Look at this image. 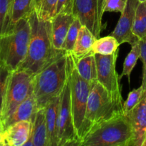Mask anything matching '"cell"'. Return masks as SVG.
Listing matches in <instances>:
<instances>
[{
    "label": "cell",
    "instance_id": "cell-1",
    "mask_svg": "<svg viewBox=\"0 0 146 146\" xmlns=\"http://www.w3.org/2000/svg\"><path fill=\"white\" fill-rule=\"evenodd\" d=\"M31 33L27 56L18 69L31 76L47 65L61 50L54 48L51 38L50 21L39 18L35 7L29 16Z\"/></svg>",
    "mask_w": 146,
    "mask_h": 146
},
{
    "label": "cell",
    "instance_id": "cell-2",
    "mask_svg": "<svg viewBox=\"0 0 146 146\" xmlns=\"http://www.w3.org/2000/svg\"><path fill=\"white\" fill-rule=\"evenodd\" d=\"M69 76L67 52L61 50L47 65L33 75V95L37 108H44L52 98L61 94Z\"/></svg>",
    "mask_w": 146,
    "mask_h": 146
},
{
    "label": "cell",
    "instance_id": "cell-3",
    "mask_svg": "<svg viewBox=\"0 0 146 146\" xmlns=\"http://www.w3.org/2000/svg\"><path fill=\"white\" fill-rule=\"evenodd\" d=\"M123 98L114 96L97 81L89 94L85 115L80 135L83 138L102 123L119 115H123Z\"/></svg>",
    "mask_w": 146,
    "mask_h": 146
},
{
    "label": "cell",
    "instance_id": "cell-4",
    "mask_svg": "<svg viewBox=\"0 0 146 146\" xmlns=\"http://www.w3.org/2000/svg\"><path fill=\"white\" fill-rule=\"evenodd\" d=\"M133 134L126 116L119 115L102 123L82 141V146H132Z\"/></svg>",
    "mask_w": 146,
    "mask_h": 146
},
{
    "label": "cell",
    "instance_id": "cell-5",
    "mask_svg": "<svg viewBox=\"0 0 146 146\" xmlns=\"http://www.w3.org/2000/svg\"><path fill=\"white\" fill-rule=\"evenodd\" d=\"M31 33L29 17L14 24L12 29L0 35V60L11 71L19 68L27 56Z\"/></svg>",
    "mask_w": 146,
    "mask_h": 146
},
{
    "label": "cell",
    "instance_id": "cell-6",
    "mask_svg": "<svg viewBox=\"0 0 146 146\" xmlns=\"http://www.w3.org/2000/svg\"><path fill=\"white\" fill-rule=\"evenodd\" d=\"M67 54L70 85L72 114L76 133L80 140V135L85 115L89 94L94 82H89L80 76L74 66L71 54L67 53Z\"/></svg>",
    "mask_w": 146,
    "mask_h": 146
},
{
    "label": "cell",
    "instance_id": "cell-7",
    "mask_svg": "<svg viewBox=\"0 0 146 146\" xmlns=\"http://www.w3.org/2000/svg\"><path fill=\"white\" fill-rule=\"evenodd\" d=\"M32 78L33 76L24 70L11 71L0 111L2 123L23 101L33 94Z\"/></svg>",
    "mask_w": 146,
    "mask_h": 146
},
{
    "label": "cell",
    "instance_id": "cell-8",
    "mask_svg": "<svg viewBox=\"0 0 146 146\" xmlns=\"http://www.w3.org/2000/svg\"><path fill=\"white\" fill-rule=\"evenodd\" d=\"M67 145H80L72 114L69 76L60 96L58 113V146Z\"/></svg>",
    "mask_w": 146,
    "mask_h": 146
},
{
    "label": "cell",
    "instance_id": "cell-9",
    "mask_svg": "<svg viewBox=\"0 0 146 146\" xmlns=\"http://www.w3.org/2000/svg\"><path fill=\"white\" fill-rule=\"evenodd\" d=\"M103 0H74L72 14L80 20L82 26L87 27L96 38L106 27L102 24Z\"/></svg>",
    "mask_w": 146,
    "mask_h": 146
},
{
    "label": "cell",
    "instance_id": "cell-10",
    "mask_svg": "<svg viewBox=\"0 0 146 146\" xmlns=\"http://www.w3.org/2000/svg\"><path fill=\"white\" fill-rule=\"evenodd\" d=\"M118 53L119 49L111 55L103 56L94 54L97 63V81L112 95L123 98L120 78L116 71Z\"/></svg>",
    "mask_w": 146,
    "mask_h": 146
},
{
    "label": "cell",
    "instance_id": "cell-11",
    "mask_svg": "<svg viewBox=\"0 0 146 146\" xmlns=\"http://www.w3.org/2000/svg\"><path fill=\"white\" fill-rule=\"evenodd\" d=\"M138 4L137 0H127L124 11L121 13L115 28L110 34L117 40L120 44L128 43L133 45L139 41L138 38L133 33L135 14Z\"/></svg>",
    "mask_w": 146,
    "mask_h": 146
},
{
    "label": "cell",
    "instance_id": "cell-12",
    "mask_svg": "<svg viewBox=\"0 0 146 146\" xmlns=\"http://www.w3.org/2000/svg\"><path fill=\"white\" fill-rule=\"evenodd\" d=\"M126 117L133 131L132 146H146V89L139 104Z\"/></svg>",
    "mask_w": 146,
    "mask_h": 146
},
{
    "label": "cell",
    "instance_id": "cell-13",
    "mask_svg": "<svg viewBox=\"0 0 146 146\" xmlns=\"http://www.w3.org/2000/svg\"><path fill=\"white\" fill-rule=\"evenodd\" d=\"M74 19L72 14H58L50 20L52 42L55 49L62 50V46Z\"/></svg>",
    "mask_w": 146,
    "mask_h": 146
},
{
    "label": "cell",
    "instance_id": "cell-14",
    "mask_svg": "<svg viewBox=\"0 0 146 146\" xmlns=\"http://www.w3.org/2000/svg\"><path fill=\"white\" fill-rule=\"evenodd\" d=\"M60 96L52 98L44 106L48 146H58V113Z\"/></svg>",
    "mask_w": 146,
    "mask_h": 146
},
{
    "label": "cell",
    "instance_id": "cell-15",
    "mask_svg": "<svg viewBox=\"0 0 146 146\" xmlns=\"http://www.w3.org/2000/svg\"><path fill=\"white\" fill-rule=\"evenodd\" d=\"M23 146H48L44 108H39L31 119L30 136Z\"/></svg>",
    "mask_w": 146,
    "mask_h": 146
},
{
    "label": "cell",
    "instance_id": "cell-16",
    "mask_svg": "<svg viewBox=\"0 0 146 146\" xmlns=\"http://www.w3.org/2000/svg\"><path fill=\"white\" fill-rule=\"evenodd\" d=\"M31 131V121H22L13 123L3 132L6 145L23 146L29 139Z\"/></svg>",
    "mask_w": 146,
    "mask_h": 146
},
{
    "label": "cell",
    "instance_id": "cell-17",
    "mask_svg": "<svg viewBox=\"0 0 146 146\" xmlns=\"http://www.w3.org/2000/svg\"><path fill=\"white\" fill-rule=\"evenodd\" d=\"M37 110L38 108H37L35 98L32 94L25 101H23L16 108L13 113L3 122L4 130L11 124L15 123L19 121H31Z\"/></svg>",
    "mask_w": 146,
    "mask_h": 146
},
{
    "label": "cell",
    "instance_id": "cell-18",
    "mask_svg": "<svg viewBox=\"0 0 146 146\" xmlns=\"http://www.w3.org/2000/svg\"><path fill=\"white\" fill-rule=\"evenodd\" d=\"M96 39L97 38L87 27L82 26L79 30L74 48L70 54H71L75 59L92 54L93 53L92 46Z\"/></svg>",
    "mask_w": 146,
    "mask_h": 146
},
{
    "label": "cell",
    "instance_id": "cell-19",
    "mask_svg": "<svg viewBox=\"0 0 146 146\" xmlns=\"http://www.w3.org/2000/svg\"><path fill=\"white\" fill-rule=\"evenodd\" d=\"M72 57L74 66L80 76L89 82H96L97 76V63L94 53L84 56L78 59L74 58L72 56Z\"/></svg>",
    "mask_w": 146,
    "mask_h": 146
},
{
    "label": "cell",
    "instance_id": "cell-20",
    "mask_svg": "<svg viewBox=\"0 0 146 146\" xmlns=\"http://www.w3.org/2000/svg\"><path fill=\"white\" fill-rule=\"evenodd\" d=\"M35 7L34 0H13L11 8L12 25L23 18L29 16Z\"/></svg>",
    "mask_w": 146,
    "mask_h": 146
},
{
    "label": "cell",
    "instance_id": "cell-21",
    "mask_svg": "<svg viewBox=\"0 0 146 146\" xmlns=\"http://www.w3.org/2000/svg\"><path fill=\"white\" fill-rule=\"evenodd\" d=\"M120 44L117 40L113 36L98 38L95 40L92 46V51L94 54L107 56L114 54L118 50Z\"/></svg>",
    "mask_w": 146,
    "mask_h": 146
},
{
    "label": "cell",
    "instance_id": "cell-22",
    "mask_svg": "<svg viewBox=\"0 0 146 146\" xmlns=\"http://www.w3.org/2000/svg\"><path fill=\"white\" fill-rule=\"evenodd\" d=\"M133 33L139 40L146 37V1L139 2L135 14Z\"/></svg>",
    "mask_w": 146,
    "mask_h": 146
},
{
    "label": "cell",
    "instance_id": "cell-23",
    "mask_svg": "<svg viewBox=\"0 0 146 146\" xmlns=\"http://www.w3.org/2000/svg\"><path fill=\"white\" fill-rule=\"evenodd\" d=\"M13 0H0V35L12 29L11 8Z\"/></svg>",
    "mask_w": 146,
    "mask_h": 146
},
{
    "label": "cell",
    "instance_id": "cell-24",
    "mask_svg": "<svg viewBox=\"0 0 146 146\" xmlns=\"http://www.w3.org/2000/svg\"><path fill=\"white\" fill-rule=\"evenodd\" d=\"M140 44H139V41H137V42L131 45V50L125 59L123 71H122L121 75L119 76V78L120 79L122 78V77L125 76L128 78L129 83L130 82V74H131L134 67L135 66L137 60L140 58Z\"/></svg>",
    "mask_w": 146,
    "mask_h": 146
},
{
    "label": "cell",
    "instance_id": "cell-25",
    "mask_svg": "<svg viewBox=\"0 0 146 146\" xmlns=\"http://www.w3.org/2000/svg\"><path fill=\"white\" fill-rule=\"evenodd\" d=\"M58 0H40L35 7L39 18L44 21H50L56 14Z\"/></svg>",
    "mask_w": 146,
    "mask_h": 146
},
{
    "label": "cell",
    "instance_id": "cell-26",
    "mask_svg": "<svg viewBox=\"0 0 146 146\" xmlns=\"http://www.w3.org/2000/svg\"><path fill=\"white\" fill-rule=\"evenodd\" d=\"M82 26V25L80 23V20L74 17V21L69 29L65 39L62 46V50L66 51L67 53H72L73 48H74L76 40H77L79 30L81 28Z\"/></svg>",
    "mask_w": 146,
    "mask_h": 146
},
{
    "label": "cell",
    "instance_id": "cell-27",
    "mask_svg": "<svg viewBox=\"0 0 146 146\" xmlns=\"http://www.w3.org/2000/svg\"><path fill=\"white\" fill-rule=\"evenodd\" d=\"M144 94V88L143 86L139 88L133 89L128 94L127 100L123 103V115L125 116L127 115L140 101Z\"/></svg>",
    "mask_w": 146,
    "mask_h": 146
},
{
    "label": "cell",
    "instance_id": "cell-28",
    "mask_svg": "<svg viewBox=\"0 0 146 146\" xmlns=\"http://www.w3.org/2000/svg\"><path fill=\"white\" fill-rule=\"evenodd\" d=\"M11 71H12L0 60V111L2 108L4 94Z\"/></svg>",
    "mask_w": 146,
    "mask_h": 146
},
{
    "label": "cell",
    "instance_id": "cell-29",
    "mask_svg": "<svg viewBox=\"0 0 146 146\" xmlns=\"http://www.w3.org/2000/svg\"><path fill=\"white\" fill-rule=\"evenodd\" d=\"M127 0H103L104 12H120L125 9Z\"/></svg>",
    "mask_w": 146,
    "mask_h": 146
},
{
    "label": "cell",
    "instance_id": "cell-30",
    "mask_svg": "<svg viewBox=\"0 0 146 146\" xmlns=\"http://www.w3.org/2000/svg\"><path fill=\"white\" fill-rule=\"evenodd\" d=\"M74 1V0H58L56 14H72Z\"/></svg>",
    "mask_w": 146,
    "mask_h": 146
},
{
    "label": "cell",
    "instance_id": "cell-31",
    "mask_svg": "<svg viewBox=\"0 0 146 146\" xmlns=\"http://www.w3.org/2000/svg\"><path fill=\"white\" fill-rule=\"evenodd\" d=\"M142 86L143 88L146 89V70L143 71V81H142Z\"/></svg>",
    "mask_w": 146,
    "mask_h": 146
},
{
    "label": "cell",
    "instance_id": "cell-32",
    "mask_svg": "<svg viewBox=\"0 0 146 146\" xmlns=\"http://www.w3.org/2000/svg\"><path fill=\"white\" fill-rule=\"evenodd\" d=\"M0 146H6L4 134L1 132H0Z\"/></svg>",
    "mask_w": 146,
    "mask_h": 146
},
{
    "label": "cell",
    "instance_id": "cell-33",
    "mask_svg": "<svg viewBox=\"0 0 146 146\" xmlns=\"http://www.w3.org/2000/svg\"><path fill=\"white\" fill-rule=\"evenodd\" d=\"M4 127H3V125L1 123H0V132L3 133L4 132Z\"/></svg>",
    "mask_w": 146,
    "mask_h": 146
},
{
    "label": "cell",
    "instance_id": "cell-34",
    "mask_svg": "<svg viewBox=\"0 0 146 146\" xmlns=\"http://www.w3.org/2000/svg\"><path fill=\"white\" fill-rule=\"evenodd\" d=\"M40 0H34V2H35V7L39 4V3H40Z\"/></svg>",
    "mask_w": 146,
    "mask_h": 146
},
{
    "label": "cell",
    "instance_id": "cell-35",
    "mask_svg": "<svg viewBox=\"0 0 146 146\" xmlns=\"http://www.w3.org/2000/svg\"><path fill=\"white\" fill-rule=\"evenodd\" d=\"M137 1H138L139 2H143V1H145L146 0H137Z\"/></svg>",
    "mask_w": 146,
    "mask_h": 146
},
{
    "label": "cell",
    "instance_id": "cell-36",
    "mask_svg": "<svg viewBox=\"0 0 146 146\" xmlns=\"http://www.w3.org/2000/svg\"><path fill=\"white\" fill-rule=\"evenodd\" d=\"M0 123L2 124V122H1V115H0Z\"/></svg>",
    "mask_w": 146,
    "mask_h": 146
}]
</instances>
